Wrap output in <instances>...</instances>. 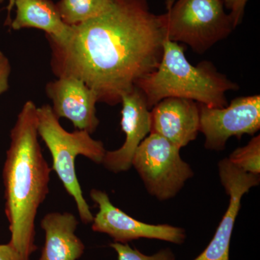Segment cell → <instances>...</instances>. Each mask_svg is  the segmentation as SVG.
I'll return each instance as SVG.
<instances>
[{"mask_svg":"<svg viewBox=\"0 0 260 260\" xmlns=\"http://www.w3.org/2000/svg\"><path fill=\"white\" fill-rule=\"evenodd\" d=\"M167 36V15L153 13L148 0H112L64 39L46 37L55 76L81 80L99 102L114 106L158 68Z\"/></svg>","mask_w":260,"mask_h":260,"instance_id":"obj_1","label":"cell"},{"mask_svg":"<svg viewBox=\"0 0 260 260\" xmlns=\"http://www.w3.org/2000/svg\"><path fill=\"white\" fill-rule=\"evenodd\" d=\"M37 109L32 101L23 104L10 132L3 169L10 243L23 260L30 259L37 249L35 220L39 207L49 194L51 172L39 141Z\"/></svg>","mask_w":260,"mask_h":260,"instance_id":"obj_2","label":"cell"},{"mask_svg":"<svg viewBox=\"0 0 260 260\" xmlns=\"http://www.w3.org/2000/svg\"><path fill=\"white\" fill-rule=\"evenodd\" d=\"M137 88L144 95L150 110L162 99L170 97L189 99L209 107H225L226 92L239 86L219 73L210 61L191 64L184 47L167 36L158 68L142 80Z\"/></svg>","mask_w":260,"mask_h":260,"instance_id":"obj_3","label":"cell"},{"mask_svg":"<svg viewBox=\"0 0 260 260\" xmlns=\"http://www.w3.org/2000/svg\"><path fill=\"white\" fill-rule=\"evenodd\" d=\"M37 130L52 158L51 170L55 172L65 190L74 199L80 220L91 223L93 215L84 198L75 171V160L79 155L102 164L106 150L104 143L94 140L88 132L76 129L73 133L61 126L59 119L49 104L37 109Z\"/></svg>","mask_w":260,"mask_h":260,"instance_id":"obj_4","label":"cell"},{"mask_svg":"<svg viewBox=\"0 0 260 260\" xmlns=\"http://www.w3.org/2000/svg\"><path fill=\"white\" fill-rule=\"evenodd\" d=\"M167 37L203 54L236 28L222 0H167Z\"/></svg>","mask_w":260,"mask_h":260,"instance_id":"obj_5","label":"cell"},{"mask_svg":"<svg viewBox=\"0 0 260 260\" xmlns=\"http://www.w3.org/2000/svg\"><path fill=\"white\" fill-rule=\"evenodd\" d=\"M139 174L147 191L160 201L172 199L194 176L180 148L160 135L150 133L133 155L132 167Z\"/></svg>","mask_w":260,"mask_h":260,"instance_id":"obj_6","label":"cell"},{"mask_svg":"<svg viewBox=\"0 0 260 260\" xmlns=\"http://www.w3.org/2000/svg\"><path fill=\"white\" fill-rule=\"evenodd\" d=\"M200 132L204 135L205 148L221 151L232 137L254 135L260 129L259 95L238 97L226 107H209L198 104Z\"/></svg>","mask_w":260,"mask_h":260,"instance_id":"obj_7","label":"cell"},{"mask_svg":"<svg viewBox=\"0 0 260 260\" xmlns=\"http://www.w3.org/2000/svg\"><path fill=\"white\" fill-rule=\"evenodd\" d=\"M90 198L99 207L93 217V232L107 234L114 242L127 244L139 239H158L175 244H181L186 239V232L181 228L162 224L152 225L129 216L112 204L105 191L93 189Z\"/></svg>","mask_w":260,"mask_h":260,"instance_id":"obj_8","label":"cell"},{"mask_svg":"<svg viewBox=\"0 0 260 260\" xmlns=\"http://www.w3.org/2000/svg\"><path fill=\"white\" fill-rule=\"evenodd\" d=\"M218 172L229 196V206L209 245L194 260H229L231 239L243 196L259 184V175L244 172L228 158L218 162Z\"/></svg>","mask_w":260,"mask_h":260,"instance_id":"obj_9","label":"cell"},{"mask_svg":"<svg viewBox=\"0 0 260 260\" xmlns=\"http://www.w3.org/2000/svg\"><path fill=\"white\" fill-rule=\"evenodd\" d=\"M47 84L46 93L52 102L53 112L58 119L66 118L75 129L93 134L99 126L97 93L81 80L61 77Z\"/></svg>","mask_w":260,"mask_h":260,"instance_id":"obj_10","label":"cell"},{"mask_svg":"<svg viewBox=\"0 0 260 260\" xmlns=\"http://www.w3.org/2000/svg\"><path fill=\"white\" fill-rule=\"evenodd\" d=\"M121 126L125 135L122 146L117 150L106 152L102 164L107 170L115 174L126 172L132 168V160L137 149L150 134V109L144 95L135 88L121 97Z\"/></svg>","mask_w":260,"mask_h":260,"instance_id":"obj_11","label":"cell"},{"mask_svg":"<svg viewBox=\"0 0 260 260\" xmlns=\"http://www.w3.org/2000/svg\"><path fill=\"white\" fill-rule=\"evenodd\" d=\"M150 133L160 135L181 149L200 133L198 103L181 98L162 99L150 109Z\"/></svg>","mask_w":260,"mask_h":260,"instance_id":"obj_12","label":"cell"},{"mask_svg":"<svg viewBox=\"0 0 260 260\" xmlns=\"http://www.w3.org/2000/svg\"><path fill=\"white\" fill-rule=\"evenodd\" d=\"M8 10L5 25L13 30L39 29L45 32L46 37L56 40L68 37L71 30L51 0H9Z\"/></svg>","mask_w":260,"mask_h":260,"instance_id":"obj_13","label":"cell"},{"mask_svg":"<svg viewBox=\"0 0 260 260\" xmlns=\"http://www.w3.org/2000/svg\"><path fill=\"white\" fill-rule=\"evenodd\" d=\"M78 224L73 213H47L41 220V227L45 232V244L39 260L79 259L85 246L75 234Z\"/></svg>","mask_w":260,"mask_h":260,"instance_id":"obj_14","label":"cell"},{"mask_svg":"<svg viewBox=\"0 0 260 260\" xmlns=\"http://www.w3.org/2000/svg\"><path fill=\"white\" fill-rule=\"evenodd\" d=\"M112 0H59L56 8L63 21L73 26L95 18L108 10Z\"/></svg>","mask_w":260,"mask_h":260,"instance_id":"obj_15","label":"cell"},{"mask_svg":"<svg viewBox=\"0 0 260 260\" xmlns=\"http://www.w3.org/2000/svg\"><path fill=\"white\" fill-rule=\"evenodd\" d=\"M229 161L249 174H260V136L254 137L245 146L236 149L229 155Z\"/></svg>","mask_w":260,"mask_h":260,"instance_id":"obj_16","label":"cell"},{"mask_svg":"<svg viewBox=\"0 0 260 260\" xmlns=\"http://www.w3.org/2000/svg\"><path fill=\"white\" fill-rule=\"evenodd\" d=\"M110 246L117 253L119 260H176L174 254L169 249H161L156 254L149 256L132 248L128 244L114 242Z\"/></svg>","mask_w":260,"mask_h":260,"instance_id":"obj_17","label":"cell"},{"mask_svg":"<svg viewBox=\"0 0 260 260\" xmlns=\"http://www.w3.org/2000/svg\"><path fill=\"white\" fill-rule=\"evenodd\" d=\"M222 2L225 8L231 10L229 15L234 22V26L237 27L242 23L247 0H222Z\"/></svg>","mask_w":260,"mask_h":260,"instance_id":"obj_18","label":"cell"},{"mask_svg":"<svg viewBox=\"0 0 260 260\" xmlns=\"http://www.w3.org/2000/svg\"><path fill=\"white\" fill-rule=\"evenodd\" d=\"M11 72L9 59L0 51V95L9 89V77Z\"/></svg>","mask_w":260,"mask_h":260,"instance_id":"obj_19","label":"cell"},{"mask_svg":"<svg viewBox=\"0 0 260 260\" xmlns=\"http://www.w3.org/2000/svg\"><path fill=\"white\" fill-rule=\"evenodd\" d=\"M0 260H23L10 243L0 244Z\"/></svg>","mask_w":260,"mask_h":260,"instance_id":"obj_20","label":"cell"},{"mask_svg":"<svg viewBox=\"0 0 260 260\" xmlns=\"http://www.w3.org/2000/svg\"><path fill=\"white\" fill-rule=\"evenodd\" d=\"M4 1L5 0H0V3H3Z\"/></svg>","mask_w":260,"mask_h":260,"instance_id":"obj_21","label":"cell"}]
</instances>
